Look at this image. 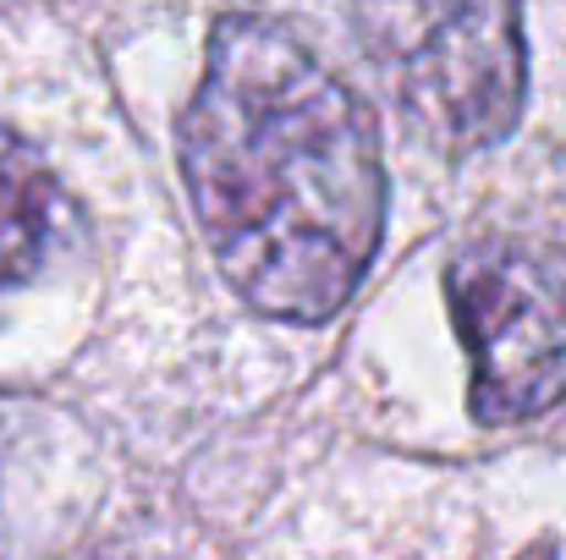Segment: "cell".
<instances>
[{
	"mask_svg": "<svg viewBox=\"0 0 566 560\" xmlns=\"http://www.w3.org/2000/svg\"><path fill=\"white\" fill-rule=\"evenodd\" d=\"M369 61L407 121L451 149H490L523 116L517 0H358Z\"/></svg>",
	"mask_w": 566,
	"mask_h": 560,
	"instance_id": "7a4b0ae2",
	"label": "cell"
},
{
	"mask_svg": "<svg viewBox=\"0 0 566 560\" xmlns=\"http://www.w3.org/2000/svg\"><path fill=\"white\" fill-rule=\"evenodd\" d=\"M446 297L473 358L479 423H523L566 395V253L490 236L457 253Z\"/></svg>",
	"mask_w": 566,
	"mask_h": 560,
	"instance_id": "3957f363",
	"label": "cell"
},
{
	"mask_svg": "<svg viewBox=\"0 0 566 560\" xmlns=\"http://www.w3.org/2000/svg\"><path fill=\"white\" fill-rule=\"evenodd\" d=\"M66 198L39 160L33 144H22L11 127H0V297L17 292L50 253L61 231Z\"/></svg>",
	"mask_w": 566,
	"mask_h": 560,
	"instance_id": "277c9868",
	"label": "cell"
},
{
	"mask_svg": "<svg viewBox=\"0 0 566 560\" xmlns=\"http://www.w3.org/2000/svg\"><path fill=\"white\" fill-rule=\"evenodd\" d=\"M182 177L248 308L319 325L358 292L385 225L375 116L292 28L214 22L182 116Z\"/></svg>",
	"mask_w": 566,
	"mask_h": 560,
	"instance_id": "6da1fadb",
	"label": "cell"
}]
</instances>
